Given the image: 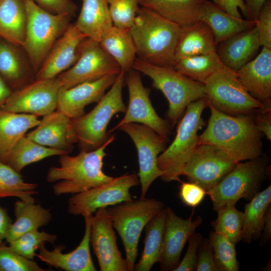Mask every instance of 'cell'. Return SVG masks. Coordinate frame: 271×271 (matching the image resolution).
Returning a JSON list of instances; mask_svg holds the SVG:
<instances>
[{
    "label": "cell",
    "instance_id": "cell-54",
    "mask_svg": "<svg viewBox=\"0 0 271 271\" xmlns=\"http://www.w3.org/2000/svg\"><path fill=\"white\" fill-rule=\"evenodd\" d=\"M13 90L0 75V110L12 95Z\"/></svg>",
    "mask_w": 271,
    "mask_h": 271
},
{
    "label": "cell",
    "instance_id": "cell-22",
    "mask_svg": "<svg viewBox=\"0 0 271 271\" xmlns=\"http://www.w3.org/2000/svg\"><path fill=\"white\" fill-rule=\"evenodd\" d=\"M93 214L83 216L85 220V232L78 246L72 251L64 253L63 245L55 246L52 250H48L45 244L39 248L36 256L41 261L50 266L59 268L66 271L97 270L91 258L90 251V233Z\"/></svg>",
    "mask_w": 271,
    "mask_h": 271
},
{
    "label": "cell",
    "instance_id": "cell-6",
    "mask_svg": "<svg viewBox=\"0 0 271 271\" xmlns=\"http://www.w3.org/2000/svg\"><path fill=\"white\" fill-rule=\"evenodd\" d=\"M25 2L27 20L22 47L36 74L55 43L70 24L72 17L52 13L30 0Z\"/></svg>",
    "mask_w": 271,
    "mask_h": 271
},
{
    "label": "cell",
    "instance_id": "cell-33",
    "mask_svg": "<svg viewBox=\"0 0 271 271\" xmlns=\"http://www.w3.org/2000/svg\"><path fill=\"white\" fill-rule=\"evenodd\" d=\"M27 15L25 0H0V37L23 46Z\"/></svg>",
    "mask_w": 271,
    "mask_h": 271
},
{
    "label": "cell",
    "instance_id": "cell-31",
    "mask_svg": "<svg viewBox=\"0 0 271 271\" xmlns=\"http://www.w3.org/2000/svg\"><path fill=\"white\" fill-rule=\"evenodd\" d=\"M77 28L88 38L99 42L103 34L113 26L105 0H82Z\"/></svg>",
    "mask_w": 271,
    "mask_h": 271
},
{
    "label": "cell",
    "instance_id": "cell-41",
    "mask_svg": "<svg viewBox=\"0 0 271 271\" xmlns=\"http://www.w3.org/2000/svg\"><path fill=\"white\" fill-rule=\"evenodd\" d=\"M57 236L38 229L27 232L16 239L10 242L9 246L21 255L33 259L36 251L45 242L54 244L57 240Z\"/></svg>",
    "mask_w": 271,
    "mask_h": 271
},
{
    "label": "cell",
    "instance_id": "cell-45",
    "mask_svg": "<svg viewBox=\"0 0 271 271\" xmlns=\"http://www.w3.org/2000/svg\"><path fill=\"white\" fill-rule=\"evenodd\" d=\"M181 183L179 194L181 201L186 206L192 208L197 207L207 194L206 191L193 182Z\"/></svg>",
    "mask_w": 271,
    "mask_h": 271
},
{
    "label": "cell",
    "instance_id": "cell-44",
    "mask_svg": "<svg viewBox=\"0 0 271 271\" xmlns=\"http://www.w3.org/2000/svg\"><path fill=\"white\" fill-rule=\"evenodd\" d=\"M255 27L261 46L271 48V0H266L261 8Z\"/></svg>",
    "mask_w": 271,
    "mask_h": 271
},
{
    "label": "cell",
    "instance_id": "cell-46",
    "mask_svg": "<svg viewBox=\"0 0 271 271\" xmlns=\"http://www.w3.org/2000/svg\"><path fill=\"white\" fill-rule=\"evenodd\" d=\"M203 240L202 235L195 232L189 238V245L183 258L175 271H193L195 270L197 252Z\"/></svg>",
    "mask_w": 271,
    "mask_h": 271
},
{
    "label": "cell",
    "instance_id": "cell-3",
    "mask_svg": "<svg viewBox=\"0 0 271 271\" xmlns=\"http://www.w3.org/2000/svg\"><path fill=\"white\" fill-rule=\"evenodd\" d=\"M181 28L155 12L139 8L129 28L138 58L161 66L174 67Z\"/></svg>",
    "mask_w": 271,
    "mask_h": 271
},
{
    "label": "cell",
    "instance_id": "cell-19",
    "mask_svg": "<svg viewBox=\"0 0 271 271\" xmlns=\"http://www.w3.org/2000/svg\"><path fill=\"white\" fill-rule=\"evenodd\" d=\"M86 38L75 24H70L49 51L36 74V79L55 78L73 66L79 57L80 45Z\"/></svg>",
    "mask_w": 271,
    "mask_h": 271
},
{
    "label": "cell",
    "instance_id": "cell-16",
    "mask_svg": "<svg viewBox=\"0 0 271 271\" xmlns=\"http://www.w3.org/2000/svg\"><path fill=\"white\" fill-rule=\"evenodd\" d=\"M61 87L57 77L36 79L23 88L13 91L2 110L44 116L56 110Z\"/></svg>",
    "mask_w": 271,
    "mask_h": 271
},
{
    "label": "cell",
    "instance_id": "cell-9",
    "mask_svg": "<svg viewBox=\"0 0 271 271\" xmlns=\"http://www.w3.org/2000/svg\"><path fill=\"white\" fill-rule=\"evenodd\" d=\"M207 102L224 113L236 115L254 114L264 104L246 90L236 72L224 65L204 83Z\"/></svg>",
    "mask_w": 271,
    "mask_h": 271
},
{
    "label": "cell",
    "instance_id": "cell-48",
    "mask_svg": "<svg viewBox=\"0 0 271 271\" xmlns=\"http://www.w3.org/2000/svg\"><path fill=\"white\" fill-rule=\"evenodd\" d=\"M40 7L53 14H66L73 17L77 10L71 0H30Z\"/></svg>",
    "mask_w": 271,
    "mask_h": 271
},
{
    "label": "cell",
    "instance_id": "cell-1",
    "mask_svg": "<svg viewBox=\"0 0 271 271\" xmlns=\"http://www.w3.org/2000/svg\"><path fill=\"white\" fill-rule=\"evenodd\" d=\"M210 116L207 127L199 136V145L214 146L237 163L261 156L262 136L254 114L236 115L222 112L207 102Z\"/></svg>",
    "mask_w": 271,
    "mask_h": 271
},
{
    "label": "cell",
    "instance_id": "cell-18",
    "mask_svg": "<svg viewBox=\"0 0 271 271\" xmlns=\"http://www.w3.org/2000/svg\"><path fill=\"white\" fill-rule=\"evenodd\" d=\"M166 209L163 249L160 261V269L175 271L180 262L183 248L191 235L202 222L201 216L193 219V213L183 219L170 207Z\"/></svg>",
    "mask_w": 271,
    "mask_h": 271
},
{
    "label": "cell",
    "instance_id": "cell-20",
    "mask_svg": "<svg viewBox=\"0 0 271 271\" xmlns=\"http://www.w3.org/2000/svg\"><path fill=\"white\" fill-rule=\"evenodd\" d=\"M118 74L107 75L68 88L61 87L58 94L56 110L70 119L83 115L85 107L93 102L97 103L106 90L114 83Z\"/></svg>",
    "mask_w": 271,
    "mask_h": 271
},
{
    "label": "cell",
    "instance_id": "cell-53",
    "mask_svg": "<svg viewBox=\"0 0 271 271\" xmlns=\"http://www.w3.org/2000/svg\"><path fill=\"white\" fill-rule=\"evenodd\" d=\"M261 243L265 244L271 238V205L267 207L264 219L262 231L261 234Z\"/></svg>",
    "mask_w": 271,
    "mask_h": 271
},
{
    "label": "cell",
    "instance_id": "cell-23",
    "mask_svg": "<svg viewBox=\"0 0 271 271\" xmlns=\"http://www.w3.org/2000/svg\"><path fill=\"white\" fill-rule=\"evenodd\" d=\"M0 75L13 91L36 80V73L22 46L1 37Z\"/></svg>",
    "mask_w": 271,
    "mask_h": 271
},
{
    "label": "cell",
    "instance_id": "cell-32",
    "mask_svg": "<svg viewBox=\"0 0 271 271\" xmlns=\"http://www.w3.org/2000/svg\"><path fill=\"white\" fill-rule=\"evenodd\" d=\"M99 43L124 73L132 69L137 55L129 29L112 26L103 34Z\"/></svg>",
    "mask_w": 271,
    "mask_h": 271
},
{
    "label": "cell",
    "instance_id": "cell-29",
    "mask_svg": "<svg viewBox=\"0 0 271 271\" xmlns=\"http://www.w3.org/2000/svg\"><path fill=\"white\" fill-rule=\"evenodd\" d=\"M15 222L11 224L5 240L10 243L23 234L47 225L52 219L49 209L35 201L20 200L14 204Z\"/></svg>",
    "mask_w": 271,
    "mask_h": 271
},
{
    "label": "cell",
    "instance_id": "cell-38",
    "mask_svg": "<svg viewBox=\"0 0 271 271\" xmlns=\"http://www.w3.org/2000/svg\"><path fill=\"white\" fill-rule=\"evenodd\" d=\"M38 185L26 182L20 173L0 161V198L15 197L25 201H35Z\"/></svg>",
    "mask_w": 271,
    "mask_h": 271
},
{
    "label": "cell",
    "instance_id": "cell-11",
    "mask_svg": "<svg viewBox=\"0 0 271 271\" xmlns=\"http://www.w3.org/2000/svg\"><path fill=\"white\" fill-rule=\"evenodd\" d=\"M121 71L117 63L98 42L87 38L80 45L76 62L57 77L61 87L68 88L107 75L118 74Z\"/></svg>",
    "mask_w": 271,
    "mask_h": 271
},
{
    "label": "cell",
    "instance_id": "cell-24",
    "mask_svg": "<svg viewBox=\"0 0 271 271\" xmlns=\"http://www.w3.org/2000/svg\"><path fill=\"white\" fill-rule=\"evenodd\" d=\"M235 72L251 96L262 103L271 101V48L262 47L254 58Z\"/></svg>",
    "mask_w": 271,
    "mask_h": 271
},
{
    "label": "cell",
    "instance_id": "cell-40",
    "mask_svg": "<svg viewBox=\"0 0 271 271\" xmlns=\"http://www.w3.org/2000/svg\"><path fill=\"white\" fill-rule=\"evenodd\" d=\"M208 239L219 271H238L239 264L236 257V244L215 231L210 232Z\"/></svg>",
    "mask_w": 271,
    "mask_h": 271
},
{
    "label": "cell",
    "instance_id": "cell-35",
    "mask_svg": "<svg viewBox=\"0 0 271 271\" xmlns=\"http://www.w3.org/2000/svg\"><path fill=\"white\" fill-rule=\"evenodd\" d=\"M271 202V186L258 192L244 207L241 238L250 243L260 236L264 216Z\"/></svg>",
    "mask_w": 271,
    "mask_h": 271
},
{
    "label": "cell",
    "instance_id": "cell-25",
    "mask_svg": "<svg viewBox=\"0 0 271 271\" xmlns=\"http://www.w3.org/2000/svg\"><path fill=\"white\" fill-rule=\"evenodd\" d=\"M261 46L254 26L217 44L216 53L225 67L236 71L253 59Z\"/></svg>",
    "mask_w": 271,
    "mask_h": 271
},
{
    "label": "cell",
    "instance_id": "cell-12",
    "mask_svg": "<svg viewBox=\"0 0 271 271\" xmlns=\"http://www.w3.org/2000/svg\"><path fill=\"white\" fill-rule=\"evenodd\" d=\"M140 183L136 174H124L83 192L73 194L68 211L74 215L93 214L97 209L132 199L129 190Z\"/></svg>",
    "mask_w": 271,
    "mask_h": 271
},
{
    "label": "cell",
    "instance_id": "cell-50",
    "mask_svg": "<svg viewBox=\"0 0 271 271\" xmlns=\"http://www.w3.org/2000/svg\"><path fill=\"white\" fill-rule=\"evenodd\" d=\"M212 3L226 13L238 18H242L238 9L246 18L247 10L243 0H212Z\"/></svg>",
    "mask_w": 271,
    "mask_h": 271
},
{
    "label": "cell",
    "instance_id": "cell-42",
    "mask_svg": "<svg viewBox=\"0 0 271 271\" xmlns=\"http://www.w3.org/2000/svg\"><path fill=\"white\" fill-rule=\"evenodd\" d=\"M113 25L129 29L139 8V0H105Z\"/></svg>",
    "mask_w": 271,
    "mask_h": 271
},
{
    "label": "cell",
    "instance_id": "cell-52",
    "mask_svg": "<svg viewBox=\"0 0 271 271\" xmlns=\"http://www.w3.org/2000/svg\"><path fill=\"white\" fill-rule=\"evenodd\" d=\"M12 219L4 208L0 206V244L5 240L7 232L11 224Z\"/></svg>",
    "mask_w": 271,
    "mask_h": 271
},
{
    "label": "cell",
    "instance_id": "cell-47",
    "mask_svg": "<svg viewBox=\"0 0 271 271\" xmlns=\"http://www.w3.org/2000/svg\"><path fill=\"white\" fill-rule=\"evenodd\" d=\"M198 250L195 270L219 271L214 260L212 249L208 239L202 240Z\"/></svg>",
    "mask_w": 271,
    "mask_h": 271
},
{
    "label": "cell",
    "instance_id": "cell-37",
    "mask_svg": "<svg viewBox=\"0 0 271 271\" xmlns=\"http://www.w3.org/2000/svg\"><path fill=\"white\" fill-rule=\"evenodd\" d=\"M223 65L215 52L183 58L176 62L174 67L191 79L204 84Z\"/></svg>",
    "mask_w": 271,
    "mask_h": 271
},
{
    "label": "cell",
    "instance_id": "cell-14",
    "mask_svg": "<svg viewBox=\"0 0 271 271\" xmlns=\"http://www.w3.org/2000/svg\"><path fill=\"white\" fill-rule=\"evenodd\" d=\"M237 163L217 147L200 144L186 163L182 175L207 192L220 182Z\"/></svg>",
    "mask_w": 271,
    "mask_h": 271
},
{
    "label": "cell",
    "instance_id": "cell-13",
    "mask_svg": "<svg viewBox=\"0 0 271 271\" xmlns=\"http://www.w3.org/2000/svg\"><path fill=\"white\" fill-rule=\"evenodd\" d=\"M117 129L126 133L137 148L139 165L138 176L141 185L140 198H145L153 182L163 174L158 168V158L166 149L168 139L151 127L138 123L123 124Z\"/></svg>",
    "mask_w": 271,
    "mask_h": 271
},
{
    "label": "cell",
    "instance_id": "cell-34",
    "mask_svg": "<svg viewBox=\"0 0 271 271\" xmlns=\"http://www.w3.org/2000/svg\"><path fill=\"white\" fill-rule=\"evenodd\" d=\"M166 209H162L145 227L144 248L133 270L149 271L160 262L163 253Z\"/></svg>",
    "mask_w": 271,
    "mask_h": 271
},
{
    "label": "cell",
    "instance_id": "cell-15",
    "mask_svg": "<svg viewBox=\"0 0 271 271\" xmlns=\"http://www.w3.org/2000/svg\"><path fill=\"white\" fill-rule=\"evenodd\" d=\"M127 73L124 80L129 94L128 106L123 118L109 132L123 124L138 123L151 127L160 136L168 139L170 123L157 113L149 97L150 90L143 85L138 71L132 69Z\"/></svg>",
    "mask_w": 271,
    "mask_h": 271
},
{
    "label": "cell",
    "instance_id": "cell-27",
    "mask_svg": "<svg viewBox=\"0 0 271 271\" xmlns=\"http://www.w3.org/2000/svg\"><path fill=\"white\" fill-rule=\"evenodd\" d=\"M206 1L139 0V5L182 28L200 21Z\"/></svg>",
    "mask_w": 271,
    "mask_h": 271
},
{
    "label": "cell",
    "instance_id": "cell-8",
    "mask_svg": "<svg viewBox=\"0 0 271 271\" xmlns=\"http://www.w3.org/2000/svg\"><path fill=\"white\" fill-rule=\"evenodd\" d=\"M125 74L120 72L109 91L92 110L78 118L71 119L81 150L93 151L105 143L111 136L106 130L112 117L117 113L125 112L126 107L122 97Z\"/></svg>",
    "mask_w": 271,
    "mask_h": 271
},
{
    "label": "cell",
    "instance_id": "cell-26",
    "mask_svg": "<svg viewBox=\"0 0 271 271\" xmlns=\"http://www.w3.org/2000/svg\"><path fill=\"white\" fill-rule=\"evenodd\" d=\"M216 46L213 34L204 22L182 27L175 51V63L186 57L215 53Z\"/></svg>",
    "mask_w": 271,
    "mask_h": 271
},
{
    "label": "cell",
    "instance_id": "cell-21",
    "mask_svg": "<svg viewBox=\"0 0 271 271\" xmlns=\"http://www.w3.org/2000/svg\"><path fill=\"white\" fill-rule=\"evenodd\" d=\"M26 136L39 145L66 154L70 153L74 144L78 143L71 119L57 110L44 116L36 128Z\"/></svg>",
    "mask_w": 271,
    "mask_h": 271
},
{
    "label": "cell",
    "instance_id": "cell-17",
    "mask_svg": "<svg viewBox=\"0 0 271 271\" xmlns=\"http://www.w3.org/2000/svg\"><path fill=\"white\" fill-rule=\"evenodd\" d=\"M93 215L90 243L101 271H128L126 260L118 248L116 237L105 208L97 209Z\"/></svg>",
    "mask_w": 271,
    "mask_h": 271
},
{
    "label": "cell",
    "instance_id": "cell-43",
    "mask_svg": "<svg viewBox=\"0 0 271 271\" xmlns=\"http://www.w3.org/2000/svg\"><path fill=\"white\" fill-rule=\"evenodd\" d=\"M33 260L12 250L3 242L0 244V271H47Z\"/></svg>",
    "mask_w": 271,
    "mask_h": 271
},
{
    "label": "cell",
    "instance_id": "cell-36",
    "mask_svg": "<svg viewBox=\"0 0 271 271\" xmlns=\"http://www.w3.org/2000/svg\"><path fill=\"white\" fill-rule=\"evenodd\" d=\"M64 152L39 145L26 136L21 138L13 148L5 163L17 172L21 171L28 165L40 161L45 158L60 156Z\"/></svg>",
    "mask_w": 271,
    "mask_h": 271
},
{
    "label": "cell",
    "instance_id": "cell-2",
    "mask_svg": "<svg viewBox=\"0 0 271 271\" xmlns=\"http://www.w3.org/2000/svg\"><path fill=\"white\" fill-rule=\"evenodd\" d=\"M114 139V135L111 134L105 143L94 150H81L75 156L60 155V166L50 167L46 176L48 182L58 181L52 187L54 194L79 193L112 180L113 177L106 175L102 167L106 156L105 150Z\"/></svg>",
    "mask_w": 271,
    "mask_h": 271
},
{
    "label": "cell",
    "instance_id": "cell-28",
    "mask_svg": "<svg viewBox=\"0 0 271 271\" xmlns=\"http://www.w3.org/2000/svg\"><path fill=\"white\" fill-rule=\"evenodd\" d=\"M40 122L33 114L0 110V161L5 163L19 140Z\"/></svg>",
    "mask_w": 271,
    "mask_h": 271
},
{
    "label": "cell",
    "instance_id": "cell-51",
    "mask_svg": "<svg viewBox=\"0 0 271 271\" xmlns=\"http://www.w3.org/2000/svg\"><path fill=\"white\" fill-rule=\"evenodd\" d=\"M247 10L246 19L255 22L259 11L266 0H243Z\"/></svg>",
    "mask_w": 271,
    "mask_h": 271
},
{
    "label": "cell",
    "instance_id": "cell-5",
    "mask_svg": "<svg viewBox=\"0 0 271 271\" xmlns=\"http://www.w3.org/2000/svg\"><path fill=\"white\" fill-rule=\"evenodd\" d=\"M132 69L149 76L169 102L167 117L174 125L191 102L205 97L204 85L188 77L174 67L154 65L136 58Z\"/></svg>",
    "mask_w": 271,
    "mask_h": 271
},
{
    "label": "cell",
    "instance_id": "cell-30",
    "mask_svg": "<svg viewBox=\"0 0 271 271\" xmlns=\"http://www.w3.org/2000/svg\"><path fill=\"white\" fill-rule=\"evenodd\" d=\"M200 21L204 22L210 28L216 44L228 38L255 26V22L231 16L211 2L205 3Z\"/></svg>",
    "mask_w": 271,
    "mask_h": 271
},
{
    "label": "cell",
    "instance_id": "cell-39",
    "mask_svg": "<svg viewBox=\"0 0 271 271\" xmlns=\"http://www.w3.org/2000/svg\"><path fill=\"white\" fill-rule=\"evenodd\" d=\"M236 203L228 202L219 208L216 219L211 222L214 231L226 236L236 244L241 240L243 212L235 207Z\"/></svg>",
    "mask_w": 271,
    "mask_h": 271
},
{
    "label": "cell",
    "instance_id": "cell-4",
    "mask_svg": "<svg viewBox=\"0 0 271 271\" xmlns=\"http://www.w3.org/2000/svg\"><path fill=\"white\" fill-rule=\"evenodd\" d=\"M207 106L206 97L190 103L180 121L171 144L159 156L158 166L163 173L162 181L181 182L183 168L199 145L198 132L204 125L202 114Z\"/></svg>",
    "mask_w": 271,
    "mask_h": 271
},
{
    "label": "cell",
    "instance_id": "cell-10",
    "mask_svg": "<svg viewBox=\"0 0 271 271\" xmlns=\"http://www.w3.org/2000/svg\"><path fill=\"white\" fill-rule=\"evenodd\" d=\"M267 160L261 156L238 162L217 185L207 191L215 211L228 202L241 198L250 200L258 192L264 180Z\"/></svg>",
    "mask_w": 271,
    "mask_h": 271
},
{
    "label": "cell",
    "instance_id": "cell-49",
    "mask_svg": "<svg viewBox=\"0 0 271 271\" xmlns=\"http://www.w3.org/2000/svg\"><path fill=\"white\" fill-rule=\"evenodd\" d=\"M264 107L254 113L255 123L257 129L271 140V101L265 102Z\"/></svg>",
    "mask_w": 271,
    "mask_h": 271
},
{
    "label": "cell",
    "instance_id": "cell-7",
    "mask_svg": "<svg viewBox=\"0 0 271 271\" xmlns=\"http://www.w3.org/2000/svg\"><path fill=\"white\" fill-rule=\"evenodd\" d=\"M164 206L160 200L145 197L105 208L114 229L122 240L128 271L133 270L139 241L143 229Z\"/></svg>",
    "mask_w": 271,
    "mask_h": 271
}]
</instances>
